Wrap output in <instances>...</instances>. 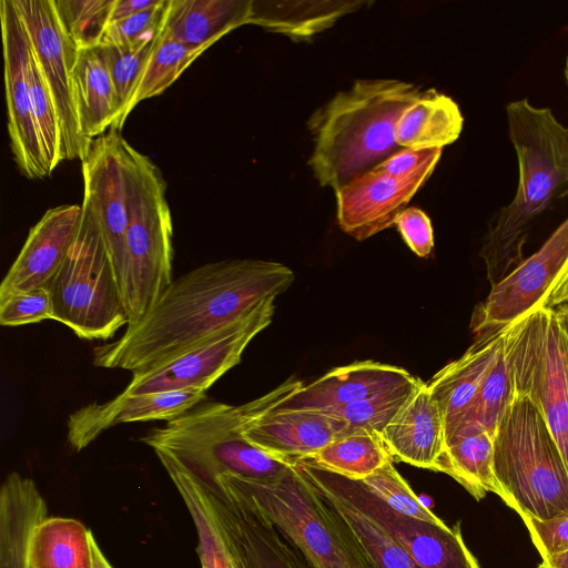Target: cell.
<instances>
[{
	"instance_id": "cell-1",
	"label": "cell",
	"mask_w": 568,
	"mask_h": 568,
	"mask_svg": "<svg viewBox=\"0 0 568 568\" xmlns=\"http://www.w3.org/2000/svg\"><path fill=\"white\" fill-rule=\"evenodd\" d=\"M286 265L234 258L201 265L172 283L114 342L93 348V365L143 372L166 363L239 321L293 283Z\"/></svg>"
},
{
	"instance_id": "cell-2",
	"label": "cell",
	"mask_w": 568,
	"mask_h": 568,
	"mask_svg": "<svg viewBox=\"0 0 568 568\" xmlns=\"http://www.w3.org/2000/svg\"><path fill=\"white\" fill-rule=\"evenodd\" d=\"M506 116L519 174L515 196L490 221L479 252L491 286L523 261L532 223L568 190V128L528 99L509 102Z\"/></svg>"
},
{
	"instance_id": "cell-3",
	"label": "cell",
	"mask_w": 568,
	"mask_h": 568,
	"mask_svg": "<svg viewBox=\"0 0 568 568\" xmlns=\"http://www.w3.org/2000/svg\"><path fill=\"white\" fill-rule=\"evenodd\" d=\"M302 386V381L291 377L242 405L200 403L164 426L150 429L141 442L153 449L162 466L182 470L205 489L215 488L217 477L224 473L275 478L291 464L253 446L243 433L255 414L277 407Z\"/></svg>"
},
{
	"instance_id": "cell-4",
	"label": "cell",
	"mask_w": 568,
	"mask_h": 568,
	"mask_svg": "<svg viewBox=\"0 0 568 568\" xmlns=\"http://www.w3.org/2000/svg\"><path fill=\"white\" fill-rule=\"evenodd\" d=\"M420 93L407 81L359 79L317 109L308 130L310 165L320 184L336 191L404 149L395 140L396 124Z\"/></svg>"
},
{
	"instance_id": "cell-5",
	"label": "cell",
	"mask_w": 568,
	"mask_h": 568,
	"mask_svg": "<svg viewBox=\"0 0 568 568\" xmlns=\"http://www.w3.org/2000/svg\"><path fill=\"white\" fill-rule=\"evenodd\" d=\"M217 484L272 524L312 568H373L343 518L292 464L275 478L224 473Z\"/></svg>"
},
{
	"instance_id": "cell-6",
	"label": "cell",
	"mask_w": 568,
	"mask_h": 568,
	"mask_svg": "<svg viewBox=\"0 0 568 568\" xmlns=\"http://www.w3.org/2000/svg\"><path fill=\"white\" fill-rule=\"evenodd\" d=\"M494 474L501 499L520 518L568 515V467L545 418L524 396L514 395L497 428Z\"/></svg>"
},
{
	"instance_id": "cell-7",
	"label": "cell",
	"mask_w": 568,
	"mask_h": 568,
	"mask_svg": "<svg viewBox=\"0 0 568 568\" xmlns=\"http://www.w3.org/2000/svg\"><path fill=\"white\" fill-rule=\"evenodd\" d=\"M128 227L123 302L135 325L172 283L173 225L158 165L126 145Z\"/></svg>"
},
{
	"instance_id": "cell-8",
	"label": "cell",
	"mask_w": 568,
	"mask_h": 568,
	"mask_svg": "<svg viewBox=\"0 0 568 568\" xmlns=\"http://www.w3.org/2000/svg\"><path fill=\"white\" fill-rule=\"evenodd\" d=\"M82 209L78 236L47 288L53 320L82 339L108 341L129 325V316L101 232L89 210Z\"/></svg>"
},
{
	"instance_id": "cell-9",
	"label": "cell",
	"mask_w": 568,
	"mask_h": 568,
	"mask_svg": "<svg viewBox=\"0 0 568 568\" xmlns=\"http://www.w3.org/2000/svg\"><path fill=\"white\" fill-rule=\"evenodd\" d=\"M514 392L545 418L568 467V343L556 311L542 306L505 327Z\"/></svg>"
},
{
	"instance_id": "cell-10",
	"label": "cell",
	"mask_w": 568,
	"mask_h": 568,
	"mask_svg": "<svg viewBox=\"0 0 568 568\" xmlns=\"http://www.w3.org/2000/svg\"><path fill=\"white\" fill-rule=\"evenodd\" d=\"M321 495L337 498L390 534L420 568H480L466 546L460 525L448 527L402 515L353 480L304 462L292 464Z\"/></svg>"
},
{
	"instance_id": "cell-11",
	"label": "cell",
	"mask_w": 568,
	"mask_h": 568,
	"mask_svg": "<svg viewBox=\"0 0 568 568\" xmlns=\"http://www.w3.org/2000/svg\"><path fill=\"white\" fill-rule=\"evenodd\" d=\"M274 300L263 301L239 321L173 359L148 371L132 373L123 393L141 395L184 389L207 390L241 362L250 342L271 324Z\"/></svg>"
},
{
	"instance_id": "cell-12",
	"label": "cell",
	"mask_w": 568,
	"mask_h": 568,
	"mask_svg": "<svg viewBox=\"0 0 568 568\" xmlns=\"http://www.w3.org/2000/svg\"><path fill=\"white\" fill-rule=\"evenodd\" d=\"M49 88L62 139V161H83L91 144L79 132L72 72L79 49L64 31L54 0H13Z\"/></svg>"
},
{
	"instance_id": "cell-13",
	"label": "cell",
	"mask_w": 568,
	"mask_h": 568,
	"mask_svg": "<svg viewBox=\"0 0 568 568\" xmlns=\"http://www.w3.org/2000/svg\"><path fill=\"white\" fill-rule=\"evenodd\" d=\"M567 267L568 216L536 253L491 286L487 297L474 311L473 332L479 336L500 331L542 307Z\"/></svg>"
},
{
	"instance_id": "cell-14",
	"label": "cell",
	"mask_w": 568,
	"mask_h": 568,
	"mask_svg": "<svg viewBox=\"0 0 568 568\" xmlns=\"http://www.w3.org/2000/svg\"><path fill=\"white\" fill-rule=\"evenodd\" d=\"M126 140L110 130L92 141L82 162L83 207L93 216L123 287L128 227ZM123 295V294H122Z\"/></svg>"
},
{
	"instance_id": "cell-15",
	"label": "cell",
	"mask_w": 568,
	"mask_h": 568,
	"mask_svg": "<svg viewBox=\"0 0 568 568\" xmlns=\"http://www.w3.org/2000/svg\"><path fill=\"white\" fill-rule=\"evenodd\" d=\"M0 23L11 152L22 175L43 179L51 172L32 113L27 77L30 40L13 0L0 1Z\"/></svg>"
},
{
	"instance_id": "cell-16",
	"label": "cell",
	"mask_w": 568,
	"mask_h": 568,
	"mask_svg": "<svg viewBox=\"0 0 568 568\" xmlns=\"http://www.w3.org/2000/svg\"><path fill=\"white\" fill-rule=\"evenodd\" d=\"M434 170L396 178L374 169L343 185L335 191L339 227L357 241L390 227Z\"/></svg>"
},
{
	"instance_id": "cell-17",
	"label": "cell",
	"mask_w": 568,
	"mask_h": 568,
	"mask_svg": "<svg viewBox=\"0 0 568 568\" xmlns=\"http://www.w3.org/2000/svg\"><path fill=\"white\" fill-rule=\"evenodd\" d=\"M82 204L49 209L33 225L0 284V298L47 287L70 252L81 226Z\"/></svg>"
},
{
	"instance_id": "cell-18",
	"label": "cell",
	"mask_w": 568,
	"mask_h": 568,
	"mask_svg": "<svg viewBox=\"0 0 568 568\" xmlns=\"http://www.w3.org/2000/svg\"><path fill=\"white\" fill-rule=\"evenodd\" d=\"M204 389L130 395L120 393L103 403L84 405L68 417L67 438L80 452L109 428L126 423L171 420L202 403Z\"/></svg>"
},
{
	"instance_id": "cell-19",
	"label": "cell",
	"mask_w": 568,
	"mask_h": 568,
	"mask_svg": "<svg viewBox=\"0 0 568 568\" xmlns=\"http://www.w3.org/2000/svg\"><path fill=\"white\" fill-rule=\"evenodd\" d=\"M353 430L342 419L323 412L266 408L250 419L243 436L272 457L293 464Z\"/></svg>"
},
{
	"instance_id": "cell-20",
	"label": "cell",
	"mask_w": 568,
	"mask_h": 568,
	"mask_svg": "<svg viewBox=\"0 0 568 568\" xmlns=\"http://www.w3.org/2000/svg\"><path fill=\"white\" fill-rule=\"evenodd\" d=\"M406 369L373 361L336 367L303 385L274 410L333 412L383 393L415 383Z\"/></svg>"
},
{
	"instance_id": "cell-21",
	"label": "cell",
	"mask_w": 568,
	"mask_h": 568,
	"mask_svg": "<svg viewBox=\"0 0 568 568\" xmlns=\"http://www.w3.org/2000/svg\"><path fill=\"white\" fill-rule=\"evenodd\" d=\"M382 438L393 459L436 471L445 446V420L427 383L420 382Z\"/></svg>"
},
{
	"instance_id": "cell-22",
	"label": "cell",
	"mask_w": 568,
	"mask_h": 568,
	"mask_svg": "<svg viewBox=\"0 0 568 568\" xmlns=\"http://www.w3.org/2000/svg\"><path fill=\"white\" fill-rule=\"evenodd\" d=\"M505 328L483 334L427 383L445 420V435L466 419L477 394L504 346Z\"/></svg>"
},
{
	"instance_id": "cell-23",
	"label": "cell",
	"mask_w": 568,
	"mask_h": 568,
	"mask_svg": "<svg viewBox=\"0 0 568 568\" xmlns=\"http://www.w3.org/2000/svg\"><path fill=\"white\" fill-rule=\"evenodd\" d=\"M193 520L202 568H252L213 494L182 470L163 466Z\"/></svg>"
},
{
	"instance_id": "cell-24",
	"label": "cell",
	"mask_w": 568,
	"mask_h": 568,
	"mask_svg": "<svg viewBox=\"0 0 568 568\" xmlns=\"http://www.w3.org/2000/svg\"><path fill=\"white\" fill-rule=\"evenodd\" d=\"M47 513L31 478L16 471L6 477L0 489V568H31V538Z\"/></svg>"
},
{
	"instance_id": "cell-25",
	"label": "cell",
	"mask_w": 568,
	"mask_h": 568,
	"mask_svg": "<svg viewBox=\"0 0 568 568\" xmlns=\"http://www.w3.org/2000/svg\"><path fill=\"white\" fill-rule=\"evenodd\" d=\"M72 93L79 132L88 144L114 130L120 106L99 48L79 50L72 72Z\"/></svg>"
},
{
	"instance_id": "cell-26",
	"label": "cell",
	"mask_w": 568,
	"mask_h": 568,
	"mask_svg": "<svg viewBox=\"0 0 568 568\" xmlns=\"http://www.w3.org/2000/svg\"><path fill=\"white\" fill-rule=\"evenodd\" d=\"M495 437L475 423L460 425L445 435V446L436 471L459 483L477 500L487 493H503L494 474Z\"/></svg>"
},
{
	"instance_id": "cell-27",
	"label": "cell",
	"mask_w": 568,
	"mask_h": 568,
	"mask_svg": "<svg viewBox=\"0 0 568 568\" xmlns=\"http://www.w3.org/2000/svg\"><path fill=\"white\" fill-rule=\"evenodd\" d=\"M367 3L358 0H251L248 24L293 40H306Z\"/></svg>"
},
{
	"instance_id": "cell-28",
	"label": "cell",
	"mask_w": 568,
	"mask_h": 568,
	"mask_svg": "<svg viewBox=\"0 0 568 568\" xmlns=\"http://www.w3.org/2000/svg\"><path fill=\"white\" fill-rule=\"evenodd\" d=\"M251 0H170L164 29L193 47L210 48L248 24Z\"/></svg>"
},
{
	"instance_id": "cell-29",
	"label": "cell",
	"mask_w": 568,
	"mask_h": 568,
	"mask_svg": "<svg viewBox=\"0 0 568 568\" xmlns=\"http://www.w3.org/2000/svg\"><path fill=\"white\" fill-rule=\"evenodd\" d=\"M464 119L457 103L434 89L422 91L399 116L395 140L405 149H443L455 142Z\"/></svg>"
},
{
	"instance_id": "cell-30",
	"label": "cell",
	"mask_w": 568,
	"mask_h": 568,
	"mask_svg": "<svg viewBox=\"0 0 568 568\" xmlns=\"http://www.w3.org/2000/svg\"><path fill=\"white\" fill-rule=\"evenodd\" d=\"M207 491L216 498L252 568H312L272 524L234 503L220 485Z\"/></svg>"
},
{
	"instance_id": "cell-31",
	"label": "cell",
	"mask_w": 568,
	"mask_h": 568,
	"mask_svg": "<svg viewBox=\"0 0 568 568\" xmlns=\"http://www.w3.org/2000/svg\"><path fill=\"white\" fill-rule=\"evenodd\" d=\"M92 532L69 517H47L30 544L31 568H92Z\"/></svg>"
},
{
	"instance_id": "cell-32",
	"label": "cell",
	"mask_w": 568,
	"mask_h": 568,
	"mask_svg": "<svg viewBox=\"0 0 568 568\" xmlns=\"http://www.w3.org/2000/svg\"><path fill=\"white\" fill-rule=\"evenodd\" d=\"M393 460L379 434L359 428L335 438L314 455L300 462L353 480H364Z\"/></svg>"
},
{
	"instance_id": "cell-33",
	"label": "cell",
	"mask_w": 568,
	"mask_h": 568,
	"mask_svg": "<svg viewBox=\"0 0 568 568\" xmlns=\"http://www.w3.org/2000/svg\"><path fill=\"white\" fill-rule=\"evenodd\" d=\"M343 518L373 568H420L383 527L351 505L322 495Z\"/></svg>"
},
{
	"instance_id": "cell-34",
	"label": "cell",
	"mask_w": 568,
	"mask_h": 568,
	"mask_svg": "<svg viewBox=\"0 0 568 568\" xmlns=\"http://www.w3.org/2000/svg\"><path fill=\"white\" fill-rule=\"evenodd\" d=\"M205 50L189 45L163 29L142 73L133 106L164 92Z\"/></svg>"
},
{
	"instance_id": "cell-35",
	"label": "cell",
	"mask_w": 568,
	"mask_h": 568,
	"mask_svg": "<svg viewBox=\"0 0 568 568\" xmlns=\"http://www.w3.org/2000/svg\"><path fill=\"white\" fill-rule=\"evenodd\" d=\"M158 38L146 44L134 48L98 47L119 101L120 115L114 128L116 131L123 128L128 115L134 109V97Z\"/></svg>"
},
{
	"instance_id": "cell-36",
	"label": "cell",
	"mask_w": 568,
	"mask_h": 568,
	"mask_svg": "<svg viewBox=\"0 0 568 568\" xmlns=\"http://www.w3.org/2000/svg\"><path fill=\"white\" fill-rule=\"evenodd\" d=\"M59 20L79 50L101 44L115 0H54Z\"/></svg>"
},
{
	"instance_id": "cell-37",
	"label": "cell",
	"mask_w": 568,
	"mask_h": 568,
	"mask_svg": "<svg viewBox=\"0 0 568 568\" xmlns=\"http://www.w3.org/2000/svg\"><path fill=\"white\" fill-rule=\"evenodd\" d=\"M514 395L511 372L503 346L462 425L478 424L495 437Z\"/></svg>"
},
{
	"instance_id": "cell-38",
	"label": "cell",
	"mask_w": 568,
	"mask_h": 568,
	"mask_svg": "<svg viewBox=\"0 0 568 568\" xmlns=\"http://www.w3.org/2000/svg\"><path fill=\"white\" fill-rule=\"evenodd\" d=\"M27 77L32 113L40 135L50 172L62 162V139L58 115L47 82L33 50L29 48Z\"/></svg>"
},
{
	"instance_id": "cell-39",
	"label": "cell",
	"mask_w": 568,
	"mask_h": 568,
	"mask_svg": "<svg viewBox=\"0 0 568 568\" xmlns=\"http://www.w3.org/2000/svg\"><path fill=\"white\" fill-rule=\"evenodd\" d=\"M420 382V379H417L415 383L404 385L326 414L342 419L352 429L363 428L375 432L382 436L385 427L396 416Z\"/></svg>"
},
{
	"instance_id": "cell-40",
	"label": "cell",
	"mask_w": 568,
	"mask_h": 568,
	"mask_svg": "<svg viewBox=\"0 0 568 568\" xmlns=\"http://www.w3.org/2000/svg\"><path fill=\"white\" fill-rule=\"evenodd\" d=\"M361 481L389 508L402 515L434 524L444 523L422 503L394 467L393 462L385 464Z\"/></svg>"
},
{
	"instance_id": "cell-41",
	"label": "cell",
	"mask_w": 568,
	"mask_h": 568,
	"mask_svg": "<svg viewBox=\"0 0 568 568\" xmlns=\"http://www.w3.org/2000/svg\"><path fill=\"white\" fill-rule=\"evenodd\" d=\"M170 0L140 13L112 21L100 45L134 48L155 40L164 29Z\"/></svg>"
},
{
	"instance_id": "cell-42",
	"label": "cell",
	"mask_w": 568,
	"mask_h": 568,
	"mask_svg": "<svg viewBox=\"0 0 568 568\" xmlns=\"http://www.w3.org/2000/svg\"><path fill=\"white\" fill-rule=\"evenodd\" d=\"M53 303L47 287L11 294L0 298V324L22 326L53 320Z\"/></svg>"
},
{
	"instance_id": "cell-43",
	"label": "cell",
	"mask_w": 568,
	"mask_h": 568,
	"mask_svg": "<svg viewBox=\"0 0 568 568\" xmlns=\"http://www.w3.org/2000/svg\"><path fill=\"white\" fill-rule=\"evenodd\" d=\"M521 519L541 559L568 550V515L550 520Z\"/></svg>"
},
{
	"instance_id": "cell-44",
	"label": "cell",
	"mask_w": 568,
	"mask_h": 568,
	"mask_svg": "<svg viewBox=\"0 0 568 568\" xmlns=\"http://www.w3.org/2000/svg\"><path fill=\"white\" fill-rule=\"evenodd\" d=\"M408 247L419 257H427L434 247V232L429 217L418 207L409 206L395 222Z\"/></svg>"
},
{
	"instance_id": "cell-45",
	"label": "cell",
	"mask_w": 568,
	"mask_h": 568,
	"mask_svg": "<svg viewBox=\"0 0 568 568\" xmlns=\"http://www.w3.org/2000/svg\"><path fill=\"white\" fill-rule=\"evenodd\" d=\"M443 149H402L378 164L375 169L392 176L405 178L426 168H436Z\"/></svg>"
},
{
	"instance_id": "cell-46",
	"label": "cell",
	"mask_w": 568,
	"mask_h": 568,
	"mask_svg": "<svg viewBox=\"0 0 568 568\" xmlns=\"http://www.w3.org/2000/svg\"><path fill=\"white\" fill-rule=\"evenodd\" d=\"M161 0H115L112 21L140 13L158 6Z\"/></svg>"
},
{
	"instance_id": "cell-47",
	"label": "cell",
	"mask_w": 568,
	"mask_h": 568,
	"mask_svg": "<svg viewBox=\"0 0 568 568\" xmlns=\"http://www.w3.org/2000/svg\"><path fill=\"white\" fill-rule=\"evenodd\" d=\"M565 303H568V267L552 288L544 306L555 308Z\"/></svg>"
},
{
	"instance_id": "cell-48",
	"label": "cell",
	"mask_w": 568,
	"mask_h": 568,
	"mask_svg": "<svg viewBox=\"0 0 568 568\" xmlns=\"http://www.w3.org/2000/svg\"><path fill=\"white\" fill-rule=\"evenodd\" d=\"M538 568H568V550L542 558Z\"/></svg>"
},
{
	"instance_id": "cell-49",
	"label": "cell",
	"mask_w": 568,
	"mask_h": 568,
	"mask_svg": "<svg viewBox=\"0 0 568 568\" xmlns=\"http://www.w3.org/2000/svg\"><path fill=\"white\" fill-rule=\"evenodd\" d=\"M92 568H113L103 555L95 538L91 537Z\"/></svg>"
},
{
	"instance_id": "cell-50",
	"label": "cell",
	"mask_w": 568,
	"mask_h": 568,
	"mask_svg": "<svg viewBox=\"0 0 568 568\" xmlns=\"http://www.w3.org/2000/svg\"><path fill=\"white\" fill-rule=\"evenodd\" d=\"M560 327L568 339V303L555 307Z\"/></svg>"
},
{
	"instance_id": "cell-51",
	"label": "cell",
	"mask_w": 568,
	"mask_h": 568,
	"mask_svg": "<svg viewBox=\"0 0 568 568\" xmlns=\"http://www.w3.org/2000/svg\"><path fill=\"white\" fill-rule=\"evenodd\" d=\"M565 77H566V81H567V84H568V59H567L566 68H565Z\"/></svg>"
},
{
	"instance_id": "cell-52",
	"label": "cell",
	"mask_w": 568,
	"mask_h": 568,
	"mask_svg": "<svg viewBox=\"0 0 568 568\" xmlns=\"http://www.w3.org/2000/svg\"><path fill=\"white\" fill-rule=\"evenodd\" d=\"M567 338V337H566ZM567 343H568V339H567Z\"/></svg>"
},
{
	"instance_id": "cell-53",
	"label": "cell",
	"mask_w": 568,
	"mask_h": 568,
	"mask_svg": "<svg viewBox=\"0 0 568 568\" xmlns=\"http://www.w3.org/2000/svg\"><path fill=\"white\" fill-rule=\"evenodd\" d=\"M568 59V58H567Z\"/></svg>"
}]
</instances>
